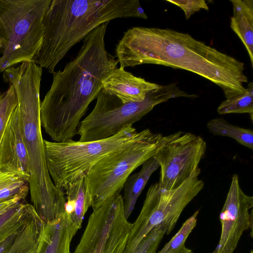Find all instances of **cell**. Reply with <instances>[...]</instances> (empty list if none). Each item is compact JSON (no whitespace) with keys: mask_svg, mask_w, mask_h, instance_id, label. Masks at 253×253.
Segmentation results:
<instances>
[{"mask_svg":"<svg viewBox=\"0 0 253 253\" xmlns=\"http://www.w3.org/2000/svg\"><path fill=\"white\" fill-rule=\"evenodd\" d=\"M116 53L123 68L152 64L194 73L219 86L226 99L243 94V84L248 82L243 62L170 29L130 28L118 43Z\"/></svg>","mask_w":253,"mask_h":253,"instance_id":"6da1fadb","label":"cell"},{"mask_svg":"<svg viewBox=\"0 0 253 253\" xmlns=\"http://www.w3.org/2000/svg\"><path fill=\"white\" fill-rule=\"evenodd\" d=\"M109 22L83 40L77 56L53 74L50 89L41 103V126L54 142L71 140L78 134L81 119L103 87L118 61L106 50L105 35Z\"/></svg>","mask_w":253,"mask_h":253,"instance_id":"7a4b0ae2","label":"cell"},{"mask_svg":"<svg viewBox=\"0 0 253 253\" xmlns=\"http://www.w3.org/2000/svg\"><path fill=\"white\" fill-rule=\"evenodd\" d=\"M42 68L34 62H22L3 71L5 83L12 84L17 99L19 125L27 150L31 201L44 222L51 221L64 212V191L54 185L45 157L40 119V86Z\"/></svg>","mask_w":253,"mask_h":253,"instance_id":"3957f363","label":"cell"},{"mask_svg":"<svg viewBox=\"0 0 253 253\" xmlns=\"http://www.w3.org/2000/svg\"><path fill=\"white\" fill-rule=\"evenodd\" d=\"M127 17L148 18L138 0H51L35 63L53 74L69 50L95 28Z\"/></svg>","mask_w":253,"mask_h":253,"instance_id":"277c9868","label":"cell"},{"mask_svg":"<svg viewBox=\"0 0 253 253\" xmlns=\"http://www.w3.org/2000/svg\"><path fill=\"white\" fill-rule=\"evenodd\" d=\"M51 1L0 0V73L18 63H35Z\"/></svg>","mask_w":253,"mask_h":253,"instance_id":"5b68a950","label":"cell"},{"mask_svg":"<svg viewBox=\"0 0 253 253\" xmlns=\"http://www.w3.org/2000/svg\"><path fill=\"white\" fill-rule=\"evenodd\" d=\"M193 97L180 90L174 83L160 85L149 92L140 102L124 103L102 88L96 97L95 105L79 125L80 141L106 139L119 133L127 126L132 125L158 104L173 98Z\"/></svg>","mask_w":253,"mask_h":253,"instance_id":"8992f818","label":"cell"},{"mask_svg":"<svg viewBox=\"0 0 253 253\" xmlns=\"http://www.w3.org/2000/svg\"><path fill=\"white\" fill-rule=\"evenodd\" d=\"M163 135L147 128L131 142L98 161L86 174L93 210L119 195L131 173L154 157Z\"/></svg>","mask_w":253,"mask_h":253,"instance_id":"52a82bcc","label":"cell"},{"mask_svg":"<svg viewBox=\"0 0 253 253\" xmlns=\"http://www.w3.org/2000/svg\"><path fill=\"white\" fill-rule=\"evenodd\" d=\"M138 133L129 125L114 136L97 141L57 142L44 140L46 166L55 186L64 191L100 159L132 141Z\"/></svg>","mask_w":253,"mask_h":253,"instance_id":"ba28073f","label":"cell"},{"mask_svg":"<svg viewBox=\"0 0 253 253\" xmlns=\"http://www.w3.org/2000/svg\"><path fill=\"white\" fill-rule=\"evenodd\" d=\"M197 169L179 186L171 190L162 188L158 182L149 188L140 211L128 237L124 253H133L138 244L155 227L165 224L169 234L182 212L204 187Z\"/></svg>","mask_w":253,"mask_h":253,"instance_id":"9c48e42d","label":"cell"},{"mask_svg":"<svg viewBox=\"0 0 253 253\" xmlns=\"http://www.w3.org/2000/svg\"><path fill=\"white\" fill-rule=\"evenodd\" d=\"M131 227L122 195H116L93 210L73 253H124Z\"/></svg>","mask_w":253,"mask_h":253,"instance_id":"30bf717a","label":"cell"},{"mask_svg":"<svg viewBox=\"0 0 253 253\" xmlns=\"http://www.w3.org/2000/svg\"><path fill=\"white\" fill-rule=\"evenodd\" d=\"M206 149L204 139L191 132L163 135L153 157L160 167V186L166 190L179 186L199 169Z\"/></svg>","mask_w":253,"mask_h":253,"instance_id":"8fae6325","label":"cell"},{"mask_svg":"<svg viewBox=\"0 0 253 253\" xmlns=\"http://www.w3.org/2000/svg\"><path fill=\"white\" fill-rule=\"evenodd\" d=\"M253 197L242 190L237 174L231 184L219 215L221 230L219 241L211 253H233L246 230H253Z\"/></svg>","mask_w":253,"mask_h":253,"instance_id":"7c38bea8","label":"cell"},{"mask_svg":"<svg viewBox=\"0 0 253 253\" xmlns=\"http://www.w3.org/2000/svg\"><path fill=\"white\" fill-rule=\"evenodd\" d=\"M0 171L15 174L29 182V159L21 133L18 106L7 123L0 143Z\"/></svg>","mask_w":253,"mask_h":253,"instance_id":"4fadbf2b","label":"cell"},{"mask_svg":"<svg viewBox=\"0 0 253 253\" xmlns=\"http://www.w3.org/2000/svg\"><path fill=\"white\" fill-rule=\"evenodd\" d=\"M159 85L135 77L120 67L117 68L105 79L102 89L126 103L143 101L146 94Z\"/></svg>","mask_w":253,"mask_h":253,"instance_id":"5bb4252c","label":"cell"},{"mask_svg":"<svg viewBox=\"0 0 253 253\" xmlns=\"http://www.w3.org/2000/svg\"><path fill=\"white\" fill-rule=\"evenodd\" d=\"M78 230L65 212L44 222L35 253H71V242Z\"/></svg>","mask_w":253,"mask_h":253,"instance_id":"9a60e30c","label":"cell"},{"mask_svg":"<svg viewBox=\"0 0 253 253\" xmlns=\"http://www.w3.org/2000/svg\"><path fill=\"white\" fill-rule=\"evenodd\" d=\"M64 192L66 198L64 212L69 216L73 224L80 229L85 214L91 206L86 174L71 182Z\"/></svg>","mask_w":253,"mask_h":253,"instance_id":"2e32d148","label":"cell"},{"mask_svg":"<svg viewBox=\"0 0 253 253\" xmlns=\"http://www.w3.org/2000/svg\"><path fill=\"white\" fill-rule=\"evenodd\" d=\"M233 8L230 27L246 48L253 66V0H231Z\"/></svg>","mask_w":253,"mask_h":253,"instance_id":"e0dca14e","label":"cell"},{"mask_svg":"<svg viewBox=\"0 0 253 253\" xmlns=\"http://www.w3.org/2000/svg\"><path fill=\"white\" fill-rule=\"evenodd\" d=\"M159 167L154 157L146 160L141 169L126 179L123 187L122 196L125 217L128 219L136 202L153 173Z\"/></svg>","mask_w":253,"mask_h":253,"instance_id":"ac0fdd59","label":"cell"},{"mask_svg":"<svg viewBox=\"0 0 253 253\" xmlns=\"http://www.w3.org/2000/svg\"><path fill=\"white\" fill-rule=\"evenodd\" d=\"M34 206L19 202L0 215V244L17 235L37 213Z\"/></svg>","mask_w":253,"mask_h":253,"instance_id":"d6986e66","label":"cell"},{"mask_svg":"<svg viewBox=\"0 0 253 253\" xmlns=\"http://www.w3.org/2000/svg\"><path fill=\"white\" fill-rule=\"evenodd\" d=\"M44 224L37 213L17 234L4 253H35Z\"/></svg>","mask_w":253,"mask_h":253,"instance_id":"ffe728a7","label":"cell"},{"mask_svg":"<svg viewBox=\"0 0 253 253\" xmlns=\"http://www.w3.org/2000/svg\"><path fill=\"white\" fill-rule=\"evenodd\" d=\"M209 131L214 135L227 136L236 140L239 144L253 149V131L229 123L223 118H215L207 124Z\"/></svg>","mask_w":253,"mask_h":253,"instance_id":"44dd1931","label":"cell"},{"mask_svg":"<svg viewBox=\"0 0 253 253\" xmlns=\"http://www.w3.org/2000/svg\"><path fill=\"white\" fill-rule=\"evenodd\" d=\"M28 183L15 174L0 171V203L15 199L24 200L29 192Z\"/></svg>","mask_w":253,"mask_h":253,"instance_id":"7402d4cb","label":"cell"},{"mask_svg":"<svg viewBox=\"0 0 253 253\" xmlns=\"http://www.w3.org/2000/svg\"><path fill=\"white\" fill-rule=\"evenodd\" d=\"M219 114L248 113L253 117V84L250 83L244 92L236 97L226 99L217 108Z\"/></svg>","mask_w":253,"mask_h":253,"instance_id":"603a6c76","label":"cell"},{"mask_svg":"<svg viewBox=\"0 0 253 253\" xmlns=\"http://www.w3.org/2000/svg\"><path fill=\"white\" fill-rule=\"evenodd\" d=\"M199 210L188 218L178 232L157 253H174L185 246V243L197 224Z\"/></svg>","mask_w":253,"mask_h":253,"instance_id":"cb8c5ba5","label":"cell"},{"mask_svg":"<svg viewBox=\"0 0 253 253\" xmlns=\"http://www.w3.org/2000/svg\"><path fill=\"white\" fill-rule=\"evenodd\" d=\"M17 106L18 99L14 87L9 84L5 91H0V143L7 123Z\"/></svg>","mask_w":253,"mask_h":253,"instance_id":"d4e9b609","label":"cell"},{"mask_svg":"<svg viewBox=\"0 0 253 253\" xmlns=\"http://www.w3.org/2000/svg\"><path fill=\"white\" fill-rule=\"evenodd\" d=\"M167 231V227L165 224L155 227L141 241L133 253H156L159 244Z\"/></svg>","mask_w":253,"mask_h":253,"instance_id":"484cf974","label":"cell"},{"mask_svg":"<svg viewBox=\"0 0 253 253\" xmlns=\"http://www.w3.org/2000/svg\"><path fill=\"white\" fill-rule=\"evenodd\" d=\"M167 1L180 7L184 11L187 20L192 15L200 11L201 9H209L208 6L204 0H167Z\"/></svg>","mask_w":253,"mask_h":253,"instance_id":"4316f807","label":"cell"},{"mask_svg":"<svg viewBox=\"0 0 253 253\" xmlns=\"http://www.w3.org/2000/svg\"><path fill=\"white\" fill-rule=\"evenodd\" d=\"M20 198H15L4 203H0V215L13 208L19 202L23 201Z\"/></svg>","mask_w":253,"mask_h":253,"instance_id":"83f0119b","label":"cell"},{"mask_svg":"<svg viewBox=\"0 0 253 253\" xmlns=\"http://www.w3.org/2000/svg\"><path fill=\"white\" fill-rule=\"evenodd\" d=\"M17 235L10 237L3 243L0 244V253H4L6 252L14 241Z\"/></svg>","mask_w":253,"mask_h":253,"instance_id":"f1b7e54d","label":"cell"},{"mask_svg":"<svg viewBox=\"0 0 253 253\" xmlns=\"http://www.w3.org/2000/svg\"><path fill=\"white\" fill-rule=\"evenodd\" d=\"M174 253H194L192 250L190 249H187L186 247L182 248L178 251Z\"/></svg>","mask_w":253,"mask_h":253,"instance_id":"f546056e","label":"cell"},{"mask_svg":"<svg viewBox=\"0 0 253 253\" xmlns=\"http://www.w3.org/2000/svg\"><path fill=\"white\" fill-rule=\"evenodd\" d=\"M250 253H253V251L251 250Z\"/></svg>","mask_w":253,"mask_h":253,"instance_id":"4dcf8cb0","label":"cell"}]
</instances>
